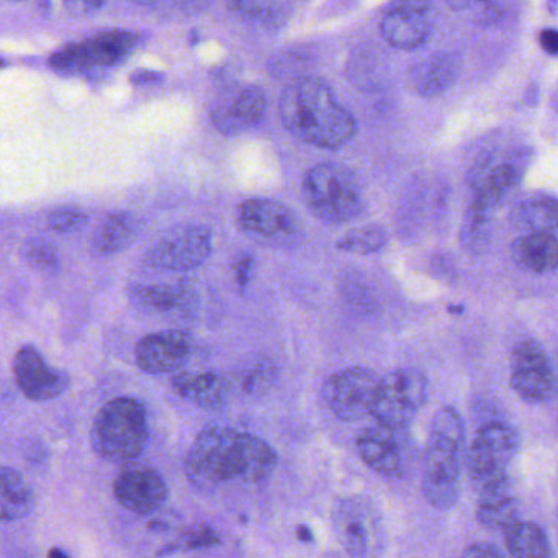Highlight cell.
Here are the masks:
<instances>
[{"instance_id": "cell-20", "label": "cell", "mask_w": 558, "mask_h": 558, "mask_svg": "<svg viewBox=\"0 0 558 558\" xmlns=\"http://www.w3.org/2000/svg\"><path fill=\"white\" fill-rule=\"evenodd\" d=\"M476 519L488 529H501L519 521V501L511 476L498 480L478 492Z\"/></svg>"}, {"instance_id": "cell-19", "label": "cell", "mask_w": 558, "mask_h": 558, "mask_svg": "<svg viewBox=\"0 0 558 558\" xmlns=\"http://www.w3.org/2000/svg\"><path fill=\"white\" fill-rule=\"evenodd\" d=\"M519 171L509 162L488 166L480 172L475 184V198L472 204V223H485L488 211L498 207L502 198L518 184Z\"/></svg>"}, {"instance_id": "cell-9", "label": "cell", "mask_w": 558, "mask_h": 558, "mask_svg": "<svg viewBox=\"0 0 558 558\" xmlns=\"http://www.w3.org/2000/svg\"><path fill=\"white\" fill-rule=\"evenodd\" d=\"M362 462L384 478H407L416 462V446L410 430L375 423L355 439Z\"/></svg>"}, {"instance_id": "cell-12", "label": "cell", "mask_w": 558, "mask_h": 558, "mask_svg": "<svg viewBox=\"0 0 558 558\" xmlns=\"http://www.w3.org/2000/svg\"><path fill=\"white\" fill-rule=\"evenodd\" d=\"M509 367L511 388L525 403L542 404L554 397L557 377L537 342L527 339L515 344Z\"/></svg>"}, {"instance_id": "cell-32", "label": "cell", "mask_w": 558, "mask_h": 558, "mask_svg": "<svg viewBox=\"0 0 558 558\" xmlns=\"http://www.w3.org/2000/svg\"><path fill=\"white\" fill-rule=\"evenodd\" d=\"M25 257H27L28 264L40 272H54L60 266L57 250L47 241H31L25 247Z\"/></svg>"}, {"instance_id": "cell-39", "label": "cell", "mask_w": 558, "mask_h": 558, "mask_svg": "<svg viewBox=\"0 0 558 558\" xmlns=\"http://www.w3.org/2000/svg\"><path fill=\"white\" fill-rule=\"evenodd\" d=\"M251 267H253V257H244L243 260H240L236 267V280L240 283L241 289L247 286L250 282L251 276Z\"/></svg>"}, {"instance_id": "cell-24", "label": "cell", "mask_w": 558, "mask_h": 558, "mask_svg": "<svg viewBox=\"0 0 558 558\" xmlns=\"http://www.w3.org/2000/svg\"><path fill=\"white\" fill-rule=\"evenodd\" d=\"M512 227L525 234L554 233L558 228V201L554 197H527L509 215Z\"/></svg>"}, {"instance_id": "cell-25", "label": "cell", "mask_w": 558, "mask_h": 558, "mask_svg": "<svg viewBox=\"0 0 558 558\" xmlns=\"http://www.w3.org/2000/svg\"><path fill=\"white\" fill-rule=\"evenodd\" d=\"M35 508L34 489L19 470L2 466L0 472V518L14 522L27 518Z\"/></svg>"}, {"instance_id": "cell-33", "label": "cell", "mask_w": 558, "mask_h": 558, "mask_svg": "<svg viewBox=\"0 0 558 558\" xmlns=\"http://www.w3.org/2000/svg\"><path fill=\"white\" fill-rule=\"evenodd\" d=\"M218 544H220V535L208 525H201V527L185 532L178 542L169 545L166 551L198 550V548L215 547Z\"/></svg>"}, {"instance_id": "cell-13", "label": "cell", "mask_w": 558, "mask_h": 558, "mask_svg": "<svg viewBox=\"0 0 558 558\" xmlns=\"http://www.w3.org/2000/svg\"><path fill=\"white\" fill-rule=\"evenodd\" d=\"M210 228L205 225H192L169 234L151 247L146 254V266L156 270L187 272L197 269L211 253Z\"/></svg>"}, {"instance_id": "cell-43", "label": "cell", "mask_w": 558, "mask_h": 558, "mask_svg": "<svg viewBox=\"0 0 558 558\" xmlns=\"http://www.w3.org/2000/svg\"><path fill=\"white\" fill-rule=\"evenodd\" d=\"M551 106H554V109L558 112V86L557 89H555L554 96H551Z\"/></svg>"}, {"instance_id": "cell-28", "label": "cell", "mask_w": 558, "mask_h": 558, "mask_svg": "<svg viewBox=\"0 0 558 558\" xmlns=\"http://www.w3.org/2000/svg\"><path fill=\"white\" fill-rule=\"evenodd\" d=\"M133 300L146 312L158 315L184 312L194 302L192 287L185 283L178 286H145L133 292Z\"/></svg>"}, {"instance_id": "cell-30", "label": "cell", "mask_w": 558, "mask_h": 558, "mask_svg": "<svg viewBox=\"0 0 558 558\" xmlns=\"http://www.w3.org/2000/svg\"><path fill=\"white\" fill-rule=\"evenodd\" d=\"M228 9L246 21L257 22L266 27L282 25L289 14V4L282 2H233L228 4Z\"/></svg>"}, {"instance_id": "cell-35", "label": "cell", "mask_w": 558, "mask_h": 558, "mask_svg": "<svg viewBox=\"0 0 558 558\" xmlns=\"http://www.w3.org/2000/svg\"><path fill=\"white\" fill-rule=\"evenodd\" d=\"M460 558H508L495 545L486 544V542H475L463 550Z\"/></svg>"}, {"instance_id": "cell-7", "label": "cell", "mask_w": 558, "mask_h": 558, "mask_svg": "<svg viewBox=\"0 0 558 558\" xmlns=\"http://www.w3.org/2000/svg\"><path fill=\"white\" fill-rule=\"evenodd\" d=\"M138 44V37L125 31H110L81 44H68L53 53L50 64L63 76H94L120 66Z\"/></svg>"}, {"instance_id": "cell-26", "label": "cell", "mask_w": 558, "mask_h": 558, "mask_svg": "<svg viewBox=\"0 0 558 558\" xmlns=\"http://www.w3.org/2000/svg\"><path fill=\"white\" fill-rule=\"evenodd\" d=\"M459 74V63L452 54H434L417 64L413 73V89L421 97H436L446 93Z\"/></svg>"}, {"instance_id": "cell-31", "label": "cell", "mask_w": 558, "mask_h": 558, "mask_svg": "<svg viewBox=\"0 0 558 558\" xmlns=\"http://www.w3.org/2000/svg\"><path fill=\"white\" fill-rule=\"evenodd\" d=\"M387 243V233L377 225L354 228L338 241V250L352 254L378 253Z\"/></svg>"}, {"instance_id": "cell-29", "label": "cell", "mask_w": 558, "mask_h": 558, "mask_svg": "<svg viewBox=\"0 0 558 558\" xmlns=\"http://www.w3.org/2000/svg\"><path fill=\"white\" fill-rule=\"evenodd\" d=\"M136 231H138V225L133 215L126 214V211L112 214L97 231L94 250L104 256L120 253L133 243Z\"/></svg>"}, {"instance_id": "cell-23", "label": "cell", "mask_w": 558, "mask_h": 558, "mask_svg": "<svg viewBox=\"0 0 558 558\" xmlns=\"http://www.w3.org/2000/svg\"><path fill=\"white\" fill-rule=\"evenodd\" d=\"M512 259L532 274H548L558 269V240L554 234H524L511 246Z\"/></svg>"}, {"instance_id": "cell-14", "label": "cell", "mask_w": 558, "mask_h": 558, "mask_svg": "<svg viewBox=\"0 0 558 558\" xmlns=\"http://www.w3.org/2000/svg\"><path fill=\"white\" fill-rule=\"evenodd\" d=\"M113 495L119 505L130 512L148 515L168 501L169 486L158 470L132 462L126 463L117 475Z\"/></svg>"}, {"instance_id": "cell-2", "label": "cell", "mask_w": 558, "mask_h": 558, "mask_svg": "<svg viewBox=\"0 0 558 558\" xmlns=\"http://www.w3.org/2000/svg\"><path fill=\"white\" fill-rule=\"evenodd\" d=\"M283 126L296 138L323 149L348 145L357 123L336 99L331 87L315 76L293 80L282 90L279 102Z\"/></svg>"}, {"instance_id": "cell-37", "label": "cell", "mask_w": 558, "mask_h": 558, "mask_svg": "<svg viewBox=\"0 0 558 558\" xmlns=\"http://www.w3.org/2000/svg\"><path fill=\"white\" fill-rule=\"evenodd\" d=\"M104 8V2H66L64 9L71 15H90Z\"/></svg>"}, {"instance_id": "cell-5", "label": "cell", "mask_w": 558, "mask_h": 558, "mask_svg": "<svg viewBox=\"0 0 558 558\" xmlns=\"http://www.w3.org/2000/svg\"><path fill=\"white\" fill-rule=\"evenodd\" d=\"M303 201L313 215L326 223H345L364 211L361 184L349 169L322 162L306 171Z\"/></svg>"}, {"instance_id": "cell-27", "label": "cell", "mask_w": 558, "mask_h": 558, "mask_svg": "<svg viewBox=\"0 0 558 558\" xmlns=\"http://www.w3.org/2000/svg\"><path fill=\"white\" fill-rule=\"evenodd\" d=\"M502 534L512 558H555L547 534L535 522L519 519L506 527Z\"/></svg>"}, {"instance_id": "cell-40", "label": "cell", "mask_w": 558, "mask_h": 558, "mask_svg": "<svg viewBox=\"0 0 558 558\" xmlns=\"http://www.w3.org/2000/svg\"><path fill=\"white\" fill-rule=\"evenodd\" d=\"M158 73H149V71H138V73L133 74L132 83L136 84V86H146V84L158 83L159 81Z\"/></svg>"}, {"instance_id": "cell-36", "label": "cell", "mask_w": 558, "mask_h": 558, "mask_svg": "<svg viewBox=\"0 0 558 558\" xmlns=\"http://www.w3.org/2000/svg\"><path fill=\"white\" fill-rule=\"evenodd\" d=\"M270 377H272V367L259 365L251 374H247L246 380H244V388H246L247 393L263 391V385H266V380H269Z\"/></svg>"}, {"instance_id": "cell-41", "label": "cell", "mask_w": 558, "mask_h": 558, "mask_svg": "<svg viewBox=\"0 0 558 558\" xmlns=\"http://www.w3.org/2000/svg\"><path fill=\"white\" fill-rule=\"evenodd\" d=\"M296 534H299L300 541L305 542V544L315 541V535H313L312 529L308 525H300Z\"/></svg>"}, {"instance_id": "cell-11", "label": "cell", "mask_w": 558, "mask_h": 558, "mask_svg": "<svg viewBox=\"0 0 558 558\" xmlns=\"http://www.w3.org/2000/svg\"><path fill=\"white\" fill-rule=\"evenodd\" d=\"M380 378L372 368H342L326 380L323 388L326 404L344 423L364 420L371 416Z\"/></svg>"}, {"instance_id": "cell-42", "label": "cell", "mask_w": 558, "mask_h": 558, "mask_svg": "<svg viewBox=\"0 0 558 558\" xmlns=\"http://www.w3.org/2000/svg\"><path fill=\"white\" fill-rule=\"evenodd\" d=\"M48 558H70V555L66 554V551L61 550L60 547H53L50 550V554H48Z\"/></svg>"}, {"instance_id": "cell-17", "label": "cell", "mask_w": 558, "mask_h": 558, "mask_svg": "<svg viewBox=\"0 0 558 558\" xmlns=\"http://www.w3.org/2000/svg\"><path fill=\"white\" fill-rule=\"evenodd\" d=\"M427 11H429V4L426 2H404V4L393 5L381 19V37L397 50L411 51L423 47L433 32Z\"/></svg>"}, {"instance_id": "cell-15", "label": "cell", "mask_w": 558, "mask_h": 558, "mask_svg": "<svg viewBox=\"0 0 558 558\" xmlns=\"http://www.w3.org/2000/svg\"><path fill=\"white\" fill-rule=\"evenodd\" d=\"M14 375L22 393L32 401H51L70 388V375L48 364L35 345H24L15 354Z\"/></svg>"}, {"instance_id": "cell-6", "label": "cell", "mask_w": 558, "mask_h": 558, "mask_svg": "<svg viewBox=\"0 0 558 558\" xmlns=\"http://www.w3.org/2000/svg\"><path fill=\"white\" fill-rule=\"evenodd\" d=\"M332 527L339 544L351 558H381L387 548V527L380 509L361 495L336 499Z\"/></svg>"}, {"instance_id": "cell-16", "label": "cell", "mask_w": 558, "mask_h": 558, "mask_svg": "<svg viewBox=\"0 0 558 558\" xmlns=\"http://www.w3.org/2000/svg\"><path fill=\"white\" fill-rule=\"evenodd\" d=\"M194 352V339L187 331L155 332L136 344V364L148 374H171L187 364Z\"/></svg>"}, {"instance_id": "cell-3", "label": "cell", "mask_w": 558, "mask_h": 558, "mask_svg": "<svg viewBox=\"0 0 558 558\" xmlns=\"http://www.w3.org/2000/svg\"><path fill=\"white\" fill-rule=\"evenodd\" d=\"M466 450L465 424L459 411L453 407L437 410L430 421L423 470V495L433 508L449 511L459 502Z\"/></svg>"}, {"instance_id": "cell-10", "label": "cell", "mask_w": 558, "mask_h": 558, "mask_svg": "<svg viewBox=\"0 0 558 558\" xmlns=\"http://www.w3.org/2000/svg\"><path fill=\"white\" fill-rule=\"evenodd\" d=\"M519 436L505 423L485 424L466 450V472L476 492L508 476V469L518 456Z\"/></svg>"}, {"instance_id": "cell-1", "label": "cell", "mask_w": 558, "mask_h": 558, "mask_svg": "<svg viewBox=\"0 0 558 558\" xmlns=\"http://www.w3.org/2000/svg\"><path fill=\"white\" fill-rule=\"evenodd\" d=\"M277 453L266 440L233 427L202 430L185 457V475L194 488L215 492L228 483L260 485L277 469Z\"/></svg>"}, {"instance_id": "cell-8", "label": "cell", "mask_w": 558, "mask_h": 558, "mask_svg": "<svg viewBox=\"0 0 558 558\" xmlns=\"http://www.w3.org/2000/svg\"><path fill=\"white\" fill-rule=\"evenodd\" d=\"M426 401V375L413 367L397 368L380 378L371 416L375 423L408 429Z\"/></svg>"}, {"instance_id": "cell-4", "label": "cell", "mask_w": 558, "mask_h": 558, "mask_svg": "<svg viewBox=\"0 0 558 558\" xmlns=\"http://www.w3.org/2000/svg\"><path fill=\"white\" fill-rule=\"evenodd\" d=\"M149 423L145 404L135 398H113L94 420L93 446L102 459L132 463L148 446Z\"/></svg>"}, {"instance_id": "cell-18", "label": "cell", "mask_w": 558, "mask_h": 558, "mask_svg": "<svg viewBox=\"0 0 558 558\" xmlns=\"http://www.w3.org/2000/svg\"><path fill=\"white\" fill-rule=\"evenodd\" d=\"M240 225L247 233L277 240L295 233L296 218L289 207L272 198H251L238 211Z\"/></svg>"}, {"instance_id": "cell-22", "label": "cell", "mask_w": 558, "mask_h": 558, "mask_svg": "<svg viewBox=\"0 0 558 558\" xmlns=\"http://www.w3.org/2000/svg\"><path fill=\"white\" fill-rule=\"evenodd\" d=\"M172 390L197 407L217 410L227 403L230 385L221 375L214 372H201V374L185 372L172 378Z\"/></svg>"}, {"instance_id": "cell-21", "label": "cell", "mask_w": 558, "mask_h": 558, "mask_svg": "<svg viewBox=\"0 0 558 558\" xmlns=\"http://www.w3.org/2000/svg\"><path fill=\"white\" fill-rule=\"evenodd\" d=\"M267 97L259 86H246L223 109L215 112L214 120L225 133L253 129L266 116Z\"/></svg>"}, {"instance_id": "cell-38", "label": "cell", "mask_w": 558, "mask_h": 558, "mask_svg": "<svg viewBox=\"0 0 558 558\" xmlns=\"http://www.w3.org/2000/svg\"><path fill=\"white\" fill-rule=\"evenodd\" d=\"M541 47L544 48L547 53L558 54V32L557 31H544L541 34Z\"/></svg>"}, {"instance_id": "cell-34", "label": "cell", "mask_w": 558, "mask_h": 558, "mask_svg": "<svg viewBox=\"0 0 558 558\" xmlns=\"http://www.w3.org/2000/svg\"><path fill=\"white\" fill-rule=\"evenodd\" d=\"M89 217L84 211L74 210V208H64L57 210L48 217V227L61 234L76 233L86 227Z\"/></svg>"}]
</instances>
